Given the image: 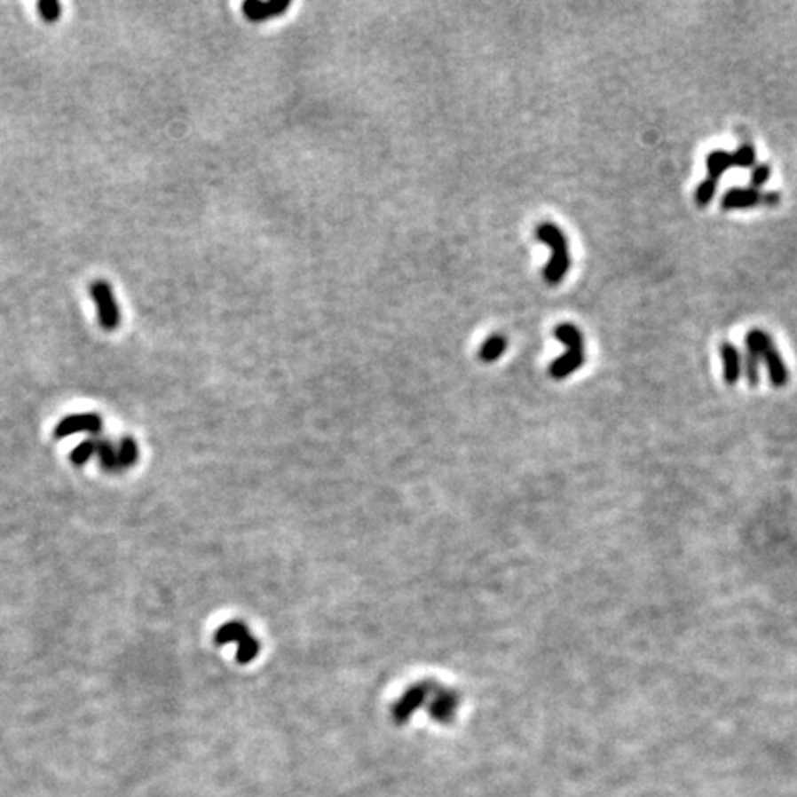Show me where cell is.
<instances>
[{"instance_id":"18","label":"cell","mask_w":797,"mask_h":797,"mask_svg":"<svg viewBox=\"0 0 797 797\" xmlns=\"http://www.w3.org/2000/svg\"><path fill=\"white\" fill-rule=\"evenodd\" d=\"M759 367H761V359L757 355H754V353H749V351H746V355H744V373H746L747 384L752 386V388H755L759 384V381H761V369Z\"/></svg>"},{"instance_id":"10","label":"cell","mask_w":797,"mask_h":797,"mask_svg":"<svg viewBox=\"0 0 797 797\" xmlns=\"http://www.w3.org/2000/svg\"><path fill=\"white\" fill-rule=\"evenodd\" d=\"M288 8H290L288 0H270V3H261V0H246V3L242 4L244 15L253 22L272 19L275 15L285 13Z\"/></svg>"},{"instance_id":"20","label":"cell","mask_w":797,"mask_h":797,"mask_svg":"<svg viewBox=\"0 0 797 797\" xmlns=\"http://www.w3.org/2000/svg\"><path fill=\"white\" fill-rule=\"evenodd\" d=\"M137 458H138V451H137V443H135V439H131V438H124V439L121 441V449H119V460H121V467H122V469H126V467H131V465H135Z\"/></svg>"},{"instance_id":"21","label":"cell","mask_w":797,"mask_h":797,"mask_svg":"<svg viewBox=\"0 0 797 797\" xmlns=\"http://www.w3.org/2000/svg\"><path fill=\"white\" fill-rule=\"evenodd\" d=\"M769 178H771L769 162H757V165L752 169V176H749V183H752V189L761 191L762 186L769 181Z\"/></svg>"},{"instance_id":"1","label":"cell","mask_w":797,"mask_h":797,"mask_svg":"<svg viewBox=\"0 0 797 797\" xmlns=\"http://www.w3.org/2000/svg\"><path fill=\"white\" fill-rule=\"evenodd\" d=\"M535 237L539 242H543L552 249L550 261L547 263L543 270V279L548 285H559L565 279L569 268H571V255H569V244L565 239V233L557 225L545 222L535 229Z\"/></svg>"},{"instance_id":"8","label":"cell","mask_w":797,"mask_h":797,"mask_svg":"<svg viewBox=\"0 0 797 797\" xmlns=\"http://www.w3.org/2000/svg\"><path fill=\"white\" fill-rule=\"evenodd\" d=\"M430 690H432V685L430 683H423V685H417V687H414V689H410L403 698H401V701L397 703L395 706V709H393V716H395V722L397 723H405L421 706H423V701L427 699V696L430 694Z\"/></svg>"},{"instance_id":"17","label":"cell","mask_w":797,"mask_h":797,"mask_svg":"<svg viewBox=\"0 0 797 797\" xmlns=\"http://www.w3.org/2000/svg\"><path fill=\"white\" fill-rule=\"evenodd\" d=\"M716 191H718V181L711 179V178H706L698 185V189L694 193V200H696V203L699 207H706V205H709L714 200Z\"/></svg>"},{"instance_id":"15","label":"cell","mask_w":797,"mask_h":797,"mask_svg":"<svg viewBox=\"0 0 797 797\" xmlns=\"http://www.w3.org/2000/svg\"><path fill=\"white\" fill-rule=\"evenodd\" d=\"M557 342L564 343L567 349L569 347H583V335L578 329L574 323H561L556 327L554 331Z\"/></svg>"},{"instance_id":"19","label":"cell","mask_w":797,"mask_h":797,"mask_svg":"<svg viewBox=\"0 0 797 797\" xmlns=\"http://www.w3.org/2000/svg\"><path fill=\"white\" fill-rule=\"evenodd\" d=\"M95 453H97V441L85 439L78 445L73 453H70V460H73L75 465H83L92 458V454Z\"/></svg>"},{"instance_id":"2","label":"cell","mask_w":797,"mask_h":797,"mask_svg":"<svg viewBox=\"0 0 797 797\" xmlns=\"http://www.w3.org/2000/svg\"><path fill=\"white\" fill-rule=\"evenodd\" d=\"M89 294L97 304L99 323L102 329L107 333L119 329V325L122 321V314H121V307H119V303H116L113 288L107 280H104V279L92 280L89 287Z\"/></svg>"},{"instance_id":"14","label":"cell","mask_w":797,"mask_h":797,"mask_svg":"<svg viewBox=\"0 0 797 797\" xmlns=\"http://www.w3.org/2000/svg\"><path fill=\"white\" fill-rule=\"evenodd\" d=\"M97 454L100 458V465L104 469H107V471H111V473L122 471L119 453L114 451V447L109 441H97Z\"/></svg>"},{"instance_id":"22","label":"cell","mask_w":797,"mask_h":797,"mask_svg":"<svg viewBox=\"0 0 797 797\" xmlns=\"http://www.w3.org/2000/svg\"><path fill=\"white\" fill-rule=\"evenodd\" d=\"M37 10L44 22H56L61 17V4L56 3V0H41Z\"/></svg>"},{"instance_id":"16","label":"cell","mask_w":797,"mask_h":797,"mask_svg":"<svg viewBox=\"0 0 797 797\" xmlns=\"http://www.w3.org/2000/svg\"><path fill=\"white\" fill-rule=\"evenodd\" d=\"M733 167L738 169H754L757 165V150L754 145L744 143L733 154Z\"/></svg>"},{"instance_id":"12","label":"cell","mask_w":797,"mask_h":797,"mask_svg":"<svg viewBox=\"0 0 797 797\" xmlns=\"http://www.w3.org/2000/svg\"><path fill=\"white\" fill-rule=\"evenodd\" d=\"M706 167L711 179H720L730 169H733V157L730 152L714 150L706 157Z\"/></svg>"},{"instance_id":"9","label":"cell","mask_w":797,"mask_h":797,"mask_svg":"<svg viewBox=\"0 0 797 797\" xmlns=\"http://www.w3.org/2000/svg\"><path fill=\"white\" fill-rule=\"evenodd\" d=\"M585 362V347H569L565 355L556 359L550 366V375L556 381H564L576 373Z\"/></svg>"},{"instance_id":"4","label":"cell","mask_w":797,"mask_h":797,"mask_svg":"<svg viewBox=\"0 0 797 797\" xmlns=\"http://www.w3.org/2000/svg\"><path fill=\"white\" fill-rule=\"evenodd\" d=\"M100 429H102V417L99 414H92V412L73 414V415L65 417L63 421H59V425L54 430V438L61 439V438L80 434V432L97 434V432H100Z\"/></svg>"},{"instance_id":"6","label":"cell","mask_w":797,"mask_h":797,"mask_svg":"<svg viewBox=\"0 0 797 797\" xmlns=\"http://www.w3.org/2000/svg\"><path fill=\"white\" fill-rule=\"evenodd\" d=\"M762 203V191L752 189V186H731V189L722 196L723 210H742L752 209Z\"/></svg>"},{"instance_id":"13","label":"cell","mask_w":797,"mask_h":797,"mask_svg":"<svg viewBox=\"0 0 797 797\" xmlns=\"http://www.w3.org/2000/svg\"><path fill=\"white\" fill-rule=\"evenodd\" d=\"M506 347H508V340L504 336H501V335L491 336L489 340H485V343L480 349V360L482 362L499 360L504 355Z\"/></svg>"},{"instance_id":"11","label":"cell","mask_w":797,"mask_h":797,"mask_svg":"<svg viewBox=\"0 0 797 797\" xmlns=\"http://www.w3.org/2000/svg\"><path fill=\"white\" fill-rule=\"evenodd\" d=\"M456 709H458V698H456V694L451 692V690H439V689H436V694H434L432 703H430V714H432L438 722L447 723V722H451V720L454 718Z\"/></svg>"},{"instance_id":"3","label":"cell","mask_w":797,"mask_h":797,"mask_svg":"<svg viewBox=\"0 0 797 797\" xmlns=\"http://www.w3.org/2000/svg\"><path fill=\"white\" fill-rule=\"evenodd\" d=\"M215 643L218 646L237 643L239 644L237 661L241 665L253 661L256 655H259V643L251 637V633L248 631V627L242 622H227L222 627H218L217 635H215Z\"/></svg>"},{"instance_id":"5","label":"cell","mask_w":797,"mask_h":797,"mask_svg":"<svg viewBox=\"0 0 797 797\" xmlns=\"http://www.w3.org/2000/svg\"><path fill=\"white\" fill-rule=\"evenodd\" d=\"M761 362L766 366L768 371V379L769 383L776 388H785L788 384L790 373H788V366L783 359V355L779 353V349L776 347V343H769L761 355Z\"/></svg>"},{"instance_id":"23","label":"cell","mask_w":797,"mask_h":797,"mask_svg":"<svg viewBox=\"0 0 797 797\" xmlns=\"http://www.w3.org/2000/svg\"><path fill=\"white\" fill-rule=\"evenodd\" d=\"M781 193H777V191H768V193H762V205H766V207H777L779 203H781Z\"/></svg>"},{"instance_id":"7","label":"cell","mask_w":797,"mask_h":797,"mask_svg":"<svg viewBox=\"0 0 797 797\" xmlns=\"http://www.w3.org/2000/svg\"><path fill=\"white\" fill-rule=\"evenodd\" d=\"M720 359H722V367H723L722 375H723L725 384L735 386L740 381L742 373H744V357H742V353H740L737 345H733L730 342H723L720 345Z\"/></svg>"}]
</instances>
